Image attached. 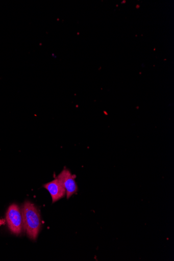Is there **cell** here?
Instances as JSON below:
<instances>
[{"instance_id": "obj_3", "label": "cell", "mask_w": 174, "mask_h": 261, "mask_svg": "<svg viewBox=\"0 0 174 261\" xmlns=\"http://www.w3.org/2000/svg\"><path fill=\"white\" fill-rule=\"evenodd\" d=\"M57 178L62 182L66 190L67 198H70L78 191L76 181V176L72 175L67 169H64L58 176Z\"/></svg>"}, {"instance_id": "obj_4", "label": "cell", "mask_w": 174, "mask_h": 261, "mask_svg": "<svg viewBox=\"0 0 174 261\" xmlns=\"http://www.w3.org/2000/svg\"><path fill=\"white\" fill-rule=\"evenodd\" d=\"M51 194L53 203H54L63 198L66 195V190L62 182L57 178L43 185Z\"/></svg>"}, {"instance_id": "obj_2", "label": "cell", "mask_w": 174, "mask_h": 261, "mask_svg": "<svg viewBox=\"0 0 174 261\" xmlns=\"http://www.w3.org/2000/svg\"><path fill=\"white\" fill-rule=\"evenodd\" d=\"M6 220L11 232L17 236L20 234L24 227L22 212L19 206L13 204L9 207Z\"/></svg>"}, {"instance_id": "obj_1", "label": "cell", "mask_w": 174, "mask_h": 261, "mask_svg": "<svg viewBox=\"0 0 174 261\" xmlns=\"http://www.w3.org/2000/svg\"><path fill=\"white\" fill-rule=\"evenodd\" d=\"M21 212L24 227L28 236L31 240L36 241L42 224L39 211L35 205L27 201L24 203Z\"/></svg>"}]
</instances>
